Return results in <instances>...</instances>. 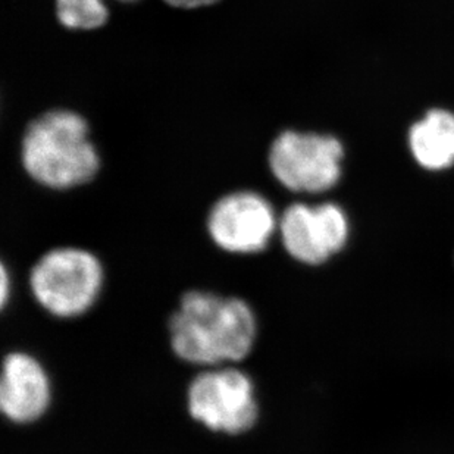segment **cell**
<instances>
[{"label": "cell", "mask_w": 454, "mask_h": 454, "mask_svg": "<svg viewBox=\"0 0 454 454\" xmlns=\"http://www.w3.org/2000/svg\"><path fill=\"white\" fill-rule=\"evenodd\" d=\"M168 334L172 353L185 364L203 369L236 364L256 344V313L240 297L192 290L169 317Z\"/></svg>", "instance_id": "obj_1"}, {"label": "cell", "mask_w": 454, "mask_h": 454, "mask_svg": "<svg viewBox=\"0 0 454 454\" xmlns=\"http://www.w3.org/2000/svg\"><path fill=\"white\" fill-rule=\"evenodd\" d=\"M21 156L27 174L53 190L87 184L100 168L89 125L73 111H51L33 121L22 138Z\"/></svg>", "instance_id": "obj_2"}, {"label": "cell", "mask_w": 454, "mask_h": 454, "mask_svg": "<svg viewBox=\"0 0 454 454\" xmlns=\"http://www.w3.org/2000/svg\"><path fill=\"white\" fill-rule=\"evenodd\" d=\"M30 292L44 312L60 319L82 317L102 294L105 270L89 250L58 247L31 268Z\"/></svg>", "instance_id": "obj_3"}, {"label": "cell", "mask_w": 454, "mask_h": 454, "mask_svg": "<svg viewBox=\"0 0 454 454\" xmlns=\"http://www.w3.org/2000/svg\"><path fill=\"white\" fill-rule=\"evenodd\" d=\"M187 411L212 433H249L259 419L256 387L249 373L234 364L203 369L187 388Z\"/></svg>", "instance_id": "obj_4"}, {"label": "cell", "mask_w": 454, "mask_h": 454, "mask_svg": "<svg viewBox=\"0 0 454 454\" xmlns=\"http://www.w3.org/2000/svg\"><path fill=\"white\" fill-rule=\"evenodd\" d=\"M343 146L335 137L315 133L284 131L270 151L275 178L294 193H324L341 176Z\"/></svg>", "instance_id": "obj_5"}, {"label": "cell", "mask_w": 454, "mask_h": 454, "mask_svg": "<svg viewBox=\"0 0 454 454\" xmlns=\"http://www.w3.org/2000/svg\"><path fill=\"white\" fill-rule=\"evenodd\" d=\"M284 249L303 265L319 266L346 247L350 234L348 216L334 203H294L278 223Z\"/></svg>", "instance_id": "obj_6"}, {"label": "cell", "mask_w": 454, "mask_h": 454, "mask_svg": "<svg viewBox=\"0 0 454 454\" xmlns=\"http://www.w3.org/2000/svg\"><path fill=\"white\" fill-rule=\"evenodd\" d=\"M278 223L274 207L263 196L237 192L215 203L206 225L219 249L232 254H254L268 247Z\"/></svg>", "instance_id": "obj_7"}, {"label": "cell", "mask_w": 454, "mask_h": 454, "mask_svg": "<svg viewBox=\"0 0 454 454\" xmlns=\"http://www.w3.org/2000/svg\"><path fill=\"white\" fill-rule=\"evenodd\" d=\"M51 382L35 356L11 352L4 356L0 380V411L12 424H35L49 411Z\"/></svg>", "instance_id": "obj_8"}, {"label": "cell", "mask_w": 454, "mask_h": 454, "mask_svg": "<svg viewBox=\"0 0 454 454\" xmlns=\"http://www.w3.org/2000/svg\"><path fill=\"white\" fill-rule=\"evenodd\" d=\"M416 162L429 171H442L454 165V114L442 109L428 112L409 134Z\"/></svg>", "instance_id": "obj_9"}, {"label": "cell", "mask_w": 454, "mask_h": 454, "mask_svg": "<svg viewBox=\"0 0 454 454\" xmlns=\"http://www.w3.org/2000/svg\"><path fill=\"white\" fill-rule=\"evenodd\" d=\"M56 15L69 30L91 31L106 24L109 12L103 0H56Z\"/></svg>", "instance_id": "obj_10"}, {"label": "cell", "mask_w": 454, "mask_h": 454, "mask_svg": "<svg viewBox=\"0 0 454 454\" xmlns=\"http://www.w3.org/2000/svg\"><path fill=\"white\" fill-rule=\"evenodd\" d=\"M163 2L176 9H200L218 4L219 0H163Z\"/></svg>", "instance_id": "obj_11"}, {"label": "cell", "mask_w": 454, "mask_h": 454, "mask_svg": "<svg viewBox=\"0 0 454 454\" xmlns=\"http://www.w3.org/2000/svg\"><path fill=\"white\" fill-rule=\"evenodd\" d=\"M9 293H11V281H9L8 270L6 266H2V281H0V303L2 306H6L9 299Z\"/></svg>", "instance_id": "obj_12"}, {"label": "cell", "mask_w": 454, "mask_h": 454, "mask_svg": "<svg viewBox=\"0 0 454 454\" xmlns=\"http://www.w3.org/2000/svg\"><path fill=\"white\" fill-rule=\"evenodd\" d=\"M120 2H125V4H131V2H137V0H120Z\"/></svg>", "instance_id": "obj_13"}]
</instances>
